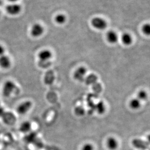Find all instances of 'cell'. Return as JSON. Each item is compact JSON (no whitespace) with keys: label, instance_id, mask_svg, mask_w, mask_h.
I'll return each mask as SVG.
<instances>
[{"label":"cell","instance_id":"cell-1","mask_svg":"<svg viewBox=\"0 0 150 150\" xmlns=\"http://www.w3.org/2000/svg\"><path fill=\"white\" fill-rule=\"evenodd\" d=\"M17 86L16 84L12 81H6L3 85V95L5 97H9L16 91Z\"/></svg>","mask_w":150,"mask_h":150},{"label":"cell","instance_id":"cell-2","mask_svg":"<svg viewBox=\"0 0 150 150\" xmlns=\"http://www.w3.org/2000/svg\"><path fill=\"white\" fill-rule=\"evenodd\" d=\"M87 72V69L85 67L81 66L76 69L75 70L74 72L73 76L74 79L76 81H78L79 82H82L84 81V78Z\"/></svg>","mask_w":150,"mask_h":150},{"label":"cell","instance_id":"cell-3","mask_svg":"<svg viewBox=\"0 0 150 150\" xmlns=\"http://www.w3.org/2000/svg\"><path fill=\"white\" fill-rule=\"evenodd\" d=\"M32 102L29 100H26L19 104L16 110L18 114L23 115L29 111L32 108Z\"/></svg>","mask_w":150,"mask_h":150},{"label":"cell","instance_id":"cell-4","mask_svg":"<svg viewBox=\"0 0 150 150\" xmlns=\"http://www.w3.org/2000/svg\"><path fill=\"white\" fill-rule=\"evenodd\" d=\"M91 24L96 29L104 30L107 28V23L101 18H94L91 21Z\"/></svg>","mask_w":150,"mask_h":150},{"label":"cell","instance_id":"cell-5","mask_svg":"<svg viewBox=\"0 0 150 150\" xmlns=\"http://www.w3.org/2000/svg\"><path fill=\"white\" fill-rule=\"evenodd\" d=\"M38 57L40 62L45 63L48 62L52 58V53L48 49H44L39 52Z\"/></svg>","mask_w":150,"mask_h":150},{"label":"cell","instance_id":"cell-6","mask_svg":"<svg viewBox=\"0 0 150 150\" xmlns=\"http://www.w3.org/2000/svg\"><path fill=\"white\" fill-rule=\"evenodd\" d=\"M44 28L39 23H35L32 26L31 29V34L33 37H39L42 35Z\"/></svg>","mask_w":150,"mask_h":150},{"label":"cell","instance_id":"cell-7","mask_svg":"<svg viewBox=\"0 0 150 150\" xmlns=\"http://www.w3.org/2000/svg\"><path fill=\"white\" fill-rule=\"evenodd\" d=\"M132 144L134 147L141 150H145L149 149L150 145L147 142H144L139 139H136L133 140Z\"/></svg>","mask_w":150,"mask_h":150},{"label":"cell","instance_id":"cell-8","mask_svg":"<svg viewBox=\"0 0 150 150\" xmlns=\"http://www.w3.org/2000/svg\"><path fill=\"white\" fill-rule=\"evenodd\" d=\"M21 9V6L18 4H10L6 7V10L7 13L12 15L18 14L20 13Z\"/></svg>","mask_w":150,"mask_h":150},{"label":"cell","instance_id":"cell-9","mask_svg":"<svg viewBox=\"0 0 150 150\" xmlns=\"http://www.w3.org/2000/svg\"><path fill=\"white\" fill-rule=\"evenodd\" d=\"M11 64V60L9 57L6 55L0 56V67L4 69H8Z\"/></svg>","mask_w":150,"mask_h":150},{"label":"cell","instance_id":"cell-10","mask_svg":"<svg viewBox=\"0 0 150 150\" xmlns=\"http://www.w3.org/2000/svg\"><path fill=\"white\" fill-rule=\"evenodd\" d=\"M107 147L110 150H115L118 147V142L113 137H109L106 142Z\"/></svg>","mask_w":150,"mask_h":150},{"label":"cell","instance_id":"cell-11","mask_svg":"<svg viewBox=\"0 0 150 150\" xmlns=\"http://www.w3.org/2000/svg\"><path fill=\"white\" fill-rule=\"evenodd\" d=\"M106 38L108 42L110 43H115L118 41V36L115 32L110 31L107 33Z\"/></svg>","mask_w":150,"mask_h":150},{"label":"cell","instance_id":"cell-12","mask_svg":"<svg viewBox=\"0 0 150 150\" xmlns=\"http://www.w3.org/2000/svg\"><path fill=\"white\" fill-rule=\"evenodd\" d=\"M96 110L99 114H103L105 111V106L103 101H100L95 105Z\"/></svg>","mask_w":150,"mask_h":150},{"label":"cell","instance_id":"cell-13","mask_svg":"<svg viewBox=\"0 0 150 150\" xmlns=\"http://www.w3.org/2000/svg\"><path fill=\"white\" fill-rule=\"evenodd\" d=\"M31 128V124L29 121H25L21 125L20 130L23 133L29 131Z\"/></svg>","mask_w":150,"mask_h":150},{"label":"cell","instance_id":"cell-14","mask_svg":"<svg viewBox=\"0 0 150 150\" xmlns=\"http://www.w3.org/2000/svg\"><path fill=\"white\" fill-rule=\"evenodd\" d=\"M140 100L137 98H133L130 101V106L132 109L136 110L139 108L141 106Z\"/></svg>","mask_w":150,"mask_h":150},{"label":"cell","instance_id":"cell-15","mask_svg":"<svg viewBox=\"0 0 150 150\" xmlns=\"http://www.w3.org/2000/svg\"><path fill=\"white\" fill-rule=\"evenodd\" d=\"M121 40H122L123 43L126 45H130L132 42V38L131 36V35L129 34H124L122 36Z\"/></svg>","mask_w":150,"mask_h":150},{"label":"cell","instance_id":"cell-16","mask_svg":"<svg viewBox=\"0 0 150 150\" xmlns=\"http://www.w3.org/2000/svg\"><path fill=\"white\" fill-rule=\"evenodd\" d=\"M55 22L59 25H62L65 23L67 21V17L64 14H59L57 15L55 18Z\"/></svg>","mask_w":150,"mask_h":150},{"label":"cell","instance_id":"cell-17","mask_svg":"<svg viewBox=\"0 0 150 150\" xmlns=\"http://www.w3.org/2000/svg\"><path fill=\"white\" fill-rule=\"evenodd\" d=\"M147 93L144 90H140L137 94V98L140 101H143L147 98Z\"/></svg>","mask_w":150,"mask_h":150},{"label":"cell","instance_id":"cell-18","mask_svg":"<svg viewBox=\"0 0 150 150\" xmlns=\"http://www.w3.org/2000/svg\"><path fill=\"white\" fill-rule=\"evenodd\" d=\"M142 31L147 36H150V24L146 23L142 27Z\"/></svg>","mask_w":150,"mask_h":150},{"label":"cell","instance_id":"cell-19","mask_svg":"<svg viewBox=\"0 0 150 150\" xmlns=\"http://www.w3.org/2000/svg\"><path fill=\"white\" fill-rule=\"evenodd\" d=\"M81 150H94V147L91 143H86L82 146Z\"/></svg>","mask_w":150,"mask_h":150},{"label":"cell","instance_id":"cell-20","mask_svg":"<svg viewBox=\"0 0 150 150\" xmlns=\"http://www.w3.org/2000/svg\"><path fill=\"white\" fill-rule=\"evenodd\" d=\"M75 114H76V115H83L84 114V110L82 107L81 106H79V107H76V108L75 109Z\"/></svg>","mask_w":150,"mask_h":150},{"label":"cell","instance_id":"cell-21","mask_svg":"<svg viewBox=\"0 0 150 150\" xmlns=\"http://www.w3.org/2000/svg\"><path fill=\"white\" fill-rule=\"evenodd\" d=\"M5 52V49L1 45H0V56L4 55Z\"/></svg>","mask_w":150,"mask_h":150},{"label":"cell","instance_id":"cell-22","mask_svg":"<svg viewBox=\"0 0 150 150\" xmlns=\"http://www.w3.org/2000/svg\"><path fill=\"white\" fill-rule=\"evenodd\" d=\"M4 109L3 108L1 107V104H0V117H1L2 115H4Z\"/></svg>","mask_w":150,"mask_h":150},{"label":"cell","instance_id":"cell-23","mask_svg":"<svg viewBox=\"0 0 150 150\" xmlns=\"http://www.w3.org/2000/svg\"><path fill=\"white\" fill-rule=\"evenodd\" d=\"M147 139L148 142L150 144V134H149V135L147 136Z\"/></svg>","mask_w":150,"mask_h":150},{"label":"cell","instance_id":"cell-24","mask_svg":"<svg viewBox=\"0 0 150 150\" xmlns=\"http://www.w3.org/2000/svg\"><path fill=\"white\" fill-rule=\"evenodd\" d=\"M9 1H11V2H13V3H15L16 1H18V0H8Z\"/></svg>","mask_w":150,"mask_h":150},{"label":"cell","instance_id":"cell-25","mask_svg":"<svg viewBox=\"0 0 150 150\" xmlns=\"http://www.w3.org/2000/svg\"><path fill=\"white\" fill-rule=\"evenodd\" d=\"M2 3H3V1H2V0H0V6L2 4Z\"/></svg>","mask_w":150,"mask_h":150},{"label":"cell","instance_id":"cell-26","mask_svg":"<svg viewBox=\"0 0 150 150\" xmlns=\"http://www.w3.org/2000/svg\"><path fill=\"white\" fill-rule=\"evenodd\" d=\"M0 17H1V13H0Z\"/></svg>","mask_w":150,"mask_h":150},{"label":"cell","instance_id":"cell-27","mask_svg":"<svg viewBox=\"0 0 150 150\" xmlns=\"http://www.w3.org/2000/svg\"></svg>","mask_w":150,"mask_h":150}]
</instances>
